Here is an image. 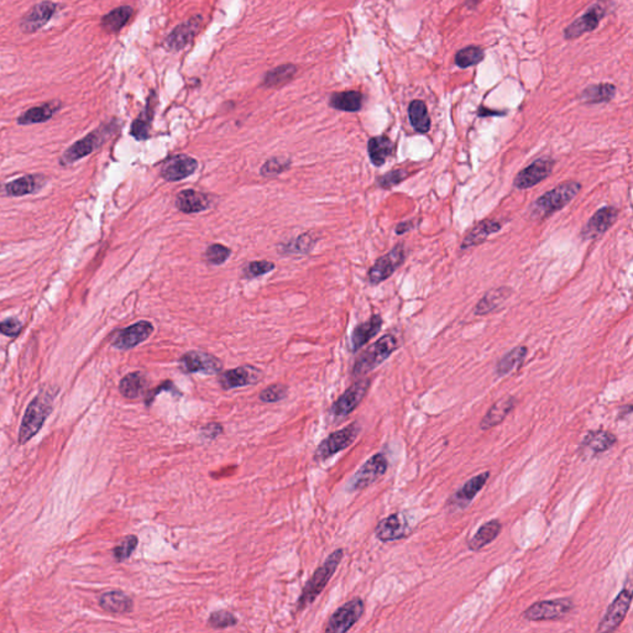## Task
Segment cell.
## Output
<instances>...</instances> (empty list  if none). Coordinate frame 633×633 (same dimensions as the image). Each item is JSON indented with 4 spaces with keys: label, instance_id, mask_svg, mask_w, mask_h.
Instances as JSON below:
<instances>
[{
    "label": "cell",
    "instance_id": "cell-6",
    "mask_svg": "<svg viewBox=\"0 0 633 633\" xmlns=\"http://www.w3.org/2000/svg\"><path fill=\"white\" fill-rule=\"evenodd\" d=\"M359 433H360V426H359V423L356 422L351 423L348 427L332 433L318 445V448L315 450V460L323 462L325 459L330 458L348 447H351V444L355 442Z\"/></svg>",
    "mask_w": 633,
    "mask_h": 633
},
{
    "label": "cell",
    "instance_id": "cell-34",
    "mask_svg": "<svg viewBox=\"0 0 633 633\" xmlns=\"http://www.w3.org/2000/svg\"><path fill=\"white\" fill-rule=\"evenodd\" d=\"M364 97L358 91H346V92L334 93L330 97L329 104L332 108L341 112L355 113L363 108Z\"/></svg>",
    "mask_w": 633,
    "mask_h": 633
},
{
    "label": "cell",
    "instance_id": "cell-39",
    "mask_svg": "<svg viewBox=\"0 0 633 633\" xmlns=\"http://www.w3.org/2000/svg\"><path fill=\"white\" fill-rule=\"evenodd\" d=\"M408 118L413 129L419 134H426L431 130V118L427 105L422 100H413L408 107Z\"/></svg>",
    "mask_w": 633,
    "mask_h": 633
},
{
    "label": "cell",
    "instance_id": "cell-54",
    "mask_svg": "<svg viewBox=\"0 0 633 633\" xmlns=\"http://www.w3.org/2000/svg\"><path fill=\"white\" fill-rule=\"evenodd\" d=\"M223 432H224V428L219 423H208L201 429L202 436L207 439H216Z\"/></svg>",
    "mask_w": 633,
    "mask_h": 633
},
{
    "label": "cell",
    "instance_id": "cell-49",
    "mask_svg": "<svg viewBox=\"0 0 633 633\" xmlns=\"http://www.w3.org/2000/svg\"><path fill=\"white\" fill-rule=\"evenodd\" d=\"M407 172L406 170H402V169H398V170L390 171L389 174L386 175L381 176V177H379L377 178V183L382 188H391L393 185H398V183H401L402 181L406 180Z\"/></svg>",
    "mask_w": 633,
    "mask_h": 633
},
{
    "label": "cell",
    "instance_id": "cell-35",
    "mask_svg": "<svg viewBox=\"0 0 633 633\" xmlns=\"http://www.w3.org/2000/svg\"><path fill=\"white\" fill-rule=\"evenodd\" d=\"M502 530V525L499 520H491L481 526L478 532L473 535V538L469 541V548L474 552H478L495 541Z\"/></svg>",
    "mask_w": 633,
    "mask_h": 633
},
{
    "label": "cell",
    "instance_id": "cell-38",
    "mask_svg": "<svg viewBox=\"0 0 633 633\" xmlns=\"http://www.w3.org/2000/svg\"><path fill=\"white\" fill-rule=\"evenodd\" d=\"M616 94V87L611 83L592 84L582 91V102L589 104L608 103Z\"/></svg>",
    "mask_w": 633,
    "mask_h": 633
},
{
    "label": "cell",
    "instance_id": "cell-13",
    "mask_svg": "<svg viewBox=\"0 0 633 633\" xmlns=\"http://www.w3.org/2000/svg\"><path fill=\"white\" fill-rule=\"evenodd\" d=\"M631 600H632L631 592L627 589L621 590L618 597L608 606L603 620L600 621L597 632H613L615 629H618L631 608Z\"/></svg>",
    "mask_w": 633,
    "mask_h": 633
},
{
    "label": "cell",
    "instance_id": "cell-3",
    "mask_svg": "<svg viewBox=\"0 0 633 633\" xmlns=\"http://www.w3.org/2000/svg\"><path fill=\"white\" fill-rule=\"evenodd\" d=\"M397 348L398 341L395 335H384L376 343L369 346L364 353H361V355L356 359L353 367V375L364 376L369 374L377 366L381 365L384 361L387 360Z\"/></svg>",
    "mask_w": 633,
    "mask_h": 633
},
{
    "label": "cell",
    "instance_id": "cell-45",
    "mask_svg": "<svg viewBox=\"0 0 633 633\" xmlns=\"http://www.w3.org/2000/svg\"><path fill=\"white\" fill-rule=\"evenodd\" d=\"M230 249L229 247H226V245H221V244H211L207 249L206 255H204V258H206L207 261L208 263H211V265H221V263H226L229 256H230Z\"/></svg>",
    "mask_w": 633,
    "mask_h": 633
},
{
    "label": "cell",
    "instance_id": "cell-2",
    "mask_svg": "<svg viewBox=\"0 0 633 633\" xmlns=\"http://www.w3.org/2000/svg\"><path fill=\"white\" fill-rule=\"evenodd\" d=\"M343 556H344V551L343 549H337L314 572L312 577L304 585L302 594L299 596V603H297V608H299V611L304 610L311 603H313L314 600L320 596L322 592L325 590V587L328 585L332 577L334 575L335 570L338 569Z\"/></svg>",
    "mask_w": 633,
    "mask_h": 633
},
{
    "label": "cell",
    "instance_id": "cell-14",
    "mask_svg": "<svg viewBox=\"0 0 633 633\" xmlns=\"http://www.w3.org/2000/svg\"><path fill=\"white\" fill-rule=\"evenodd\" d=\"M556 162L551 157H541L533 161L525 170L516 176L514 185L517 190H528L549 177Z\"/></svg>",
    "mask_w": 633,
    "mask_h": 633
},
{
    "label": "cell",
    "instance_id": "cell-25",
    "mask_svg": "<svg viewBox=\"0 0 633 633\" xmlns=\"http://www.w3.org/2000/svg\"><path fill=\"white\" fill-rule=\"evenodd\" d=\"M516 398L514 396H506L500 398L499 401L495 402L492 407L490 408L489 412L485 415V417L480 422V428L483 431H488L491 428L499 426L500 423L507 417V415L515 408Z\"/></svg>",
    "mask_w": 633,
    "mask_h": 633
},
{
    "label": "cell",
    "instance_id": "cell-16",
    "mask_svg": "<svg viewBox=\"0 0 633 633\" xmlns=\"http://www.w3.org/2000/svg\"><path fill=\"white\" fill-rule=\"evenodd\" d=\"M605 14H606V6H605V1L601 0L595 6H592L584 15L580 16L579 19L568 26L564 30V37L566 40L577 39V37H582V34L595 30Z\"/></svg>",
    "mask_w": 633,
    "mask_h": 633
},
{
    "label": "cell",
    "instance_id": "cell-22",
    "mask_svg": "<svg viewBox=\"0 0 633 633\" xmlns=\"http://www.w3.org/2000/svg\"><path fill=\"white\" fill-rule=\"evenodd\" d=\"M56 11L57 4L52 1H42L40 4H37L22 18L20 24L21 30L27 34L40 30L51 20Z\"/></svg>",
    "mask_w": 633,
    "mask_h": 633
},
{
    "label": "cell",
    "instance_id": "cell-26",
    "mask_svg": "<svg viewBox=\"0 0 633 633\" xmlns=\"http://www.w3.org/2000/svg\"><path fill=\"white\" fill-rule=\"evenodd\" d=\"M45 177L40 175L22 176L18 180L11 181L4 185V192L8 196L22 197L40 191L45 185Z\"/></svg>",
    "mask_w": 633,
    "mask_h": 633
},
{
    "label": "cell",
    "instance_id": "cell-5",
    "mask_svg": "<svg viewBox=\"0 0 633 633\" xmlns=\"http://www.w3.org/2000/svg\"><path fill=\"white\" fill-rule=\"evenodd\" d=\"M114 129H115L114 124H108L86 135L83 139L78 140L65 151V154L62 155L60 159V164L63 166L72 165L76 161L92 154L93 151H96L103 144L109 135L113 133Z\"/></svg>",
    "mask_w": 633,
    "mask_h": 633
},
{
    "label": "cell",
    "instance_id": "cell-20",
    "mask_svg": "<svg viewBox=\"0 0 633 633\" xmlns=\"http://www.w3.org/2000/svg\"><path fill=\"white\" fill-rule=\"evenodd\" d=\"M261 371L254 366H240L233 370H228L219 376L218 381L223 390H232L237 387L249 386L260 381Z\"/></svg>",
    "mask_w": 633,
    "mask_h": 633
},
{
    "label": "cell",
    "instance_id": "cell-11",
    "mask_svg": "<svg viewBox=\"0 0 633 633\" xmlns=\"http://www.w3.org/2000/svg\"><path fill=\"white\" fill-rule=\"evenodd\" d=\"M180 369L185 374L202 372L206 375H216L223 369V363L216 356L204 351H188L180 359Z\"/></svg>",
    "mask_w": 633,
    "mask_h": 633
},
{
    "label": "cell",
    "instance_id": "cell-33",
    "mask_svg": "<svg viewBox=\"0 0 633 633\" xmlns=\"http://www.w3.org/2000/svg\"><path fill=\"white\" fill-rule=\"evenodd\" d=\"M511 294H512V289L509 287H500V289L490 291L485 294L483 299H480L479 304L474 309V313L476 315H485V314L494 312L504 304V301L509 299Z\"/></svg>",
    "mask_w": 633,
    "mask_h": 633
},
{
    "label": "cell",
    "instance_id": "cell-23",
    "mask_svg": "<svg viewBox=\"0 0 633 633\" xmlns=\"http://www.w3.org/2000/svg\"><path fill=\"white\" fill-rule=\"evenodd\" d=\"M489 478L490 473H488V471L480 474L475 478H471L468 483L464 484L462 489L458 490L453 495V497L449 501V506H452L454 510H463L465 507H468L469 504L473 501L474 497L483 490Z\"/></svg>",
    "mask_w": 633,
    "mask_h": 633
},
{
    "label": "cell",
    "instance_id": "cell-43",
    "mask_svg": "<svg viewBox=\"0 0 633 633\" xmlns=\"http://www.w3.org/2000/svg\"><path fill=\"white\" fill-rule=\"evenodd\" d=\"M485 52L479 46H468L457 52L454 57L455 65L460 68H468L478 65L484 60Z\"/></svg>",
    "mask_w": 633,
    "mask_h": 633
},
{
    "label": "cell",
    "instance_id": "cell-4",
    "mask_svg": "<svg viewBox=\"0 0 633 633\" xmlns=\"http://www.w3.org/2000/svg\"><path fill=\"white\" fill-rule=\"evenodd\" d=\"M52 411V396L48 393H39L26 410L20 431H19V443L25 444L34 437L46 421Z\"/></svg>",
    "mask_w": 633,
    "mask_h": 633
},
{
    "label": "cell",
    "instance_id": "cell-48",
    "mask_svg": "<svg viewBox=\"0 0 633 633\" xmlns=\"http://www.w3.org/2000/svg\"><path fill=\"white\" fill-rule=\"evenodd\" d=\"M287 387L281 384H275L271 386L266 387L261 393H260V400L265 403H275V402L281 401L287 396Z\"/></svg>",
    "mask_w": 633,
    "mask_h": 633
},
{
    "label": "cell",
    "instance_id": "cell-10",
    "mask_svg": "<svg viewBox=\"0 0 633 633\" xmlns=\"http://www.w3.org/2000/svg\"><path fill=\"white\" fill-rule=\"evenodd\" d=\"M405 259H406L405 245L400 242L391 252L377 259L374 266L369 270V281L371 285H377L392 276L397 268L403 263Z\"/></svg>",
    "mask_w": 633,
    "mask_h": 633
},
{
    "label": "cell",
    "instance_id": "cell-15",
    "mask_svg": "<svg viewBox=\"0 0 633 633\" xmlns=\"http://www.w3.org/2000/svg\"><path fill=\"white\" fill-rule=\"evenodd\" d=\"M152 332H154V325L148 320H140L138 323L130 325L125 329L119 330L114 337L112 344L119 351H129L141 343H144L145 340L152 334Z\"/></svg>",
    "mask_w": 633,
    "mask_h": 633
},
{
    "label": "cell",
    "instance_id": "cell-46",
    "mask_svg": "<svg viewBox=\"0 0 633 633\" xmlns=\"http://www.w3.org/2000/svg\"><path fill=\"white\" fill-rule=\"evenodd\" d=\"M289 166H291V161L287 159L273 157V159L266 161V164L261 167L260 172H261V175L271 177V176H278L285 171L289 170Z\"/></svg>",
    "mask_w": 633,
    "mask_h": 633
},
{
    "label": "cell",
    "instance_id": "cell-18",
    "mask_svg": "<svg viewBox=\"0 0 633 633\" xmlns=\"http://www.w3.org/2000/svg\"><path fill=\"white\" fill-rule=\"evenodd\" d=\"M198 169V161L188 155L180 154L172 156L166 161L161 176L162 178L169 182H177L185 180L187 177L193 175Z\"/></svg>",
    "mask_w": 633,
    "mask_h": 633
},
{
    "label": "cell",
    "instance_id": "cell-36",
    "mask_svg": "<svg viewBox=\"0 0 633 633\" xmlns=\"http://www.w3.org/2000/svg\"><path fill=\"white\" fill-rule=\"evenodd\" d=\"M146 386H148L146 376L143 372L136 371V372H131V374L124 376L120 381V385H119V391L124 397L134 400V398H139L140 396L144 395Z\"/></svg>",
    "mask_w": 633,
    "mask_h": 633
},
{
    "label": "cell",
    "instance_id": "cell-47",
    "mask_svg": "<svg viewBox=\"0 0 633 633\" xmlns=\"http://www.w3.org/2000/svg\"><path fill=\"white\" fill-rule=\"evenodd\" d=\"M208 623L213 628H227L235 626L237 620L229 611H216V613H211L208 618Z\"/></svg>",
    "mask_w": 633,
    "mask_h": 633
},
{
    "label": "cell",
    "instance_id": "cell-44",
    "mask_svg": "<svg viewBox=\"0 0 633 633\" xmlns=\"http://www.w3.org/2000/svg\"><path fill=\"white\" fill-rule=\"evenodd\" d=\"M138 542H139V540H138L136 535L125 537L123 541L120 542L118 546L113 549L114 556H115L117 561H126L133 554V552L136 549Z\"/></svg>",
    "mask_w": 633,
    "mask_h": 633
},
{
    "label": "cell",
    "instance_id": "cell-30",
    "mask_svg": "<svg viewBox=\"0 0 633 633\" xmlns=\"http://www.w3.org/2000/svg\"><path fill=\"white\" fill-rule=\"evenodd\" d=\"M61 102L53 100L50 103L27 109L25 113L21 114L20 117L18 118V124L19 125H31V124L45 123V122H48L61 109Z\"/></svg>",
    "mask_w": 633,
    "mask_h": 633
},
{
    "label": "cell",
    "instance_id": "cell-17",
    "mask_svg": "<svg viewBox=\"0 0 633 633\" xmlns=\"http://www.w3.org/2000/svg\"><path fill=\"white\" fill-rule=\"evenodd\" d=\"M411 532L412 528L407 523L406 517L400 514L384 518L375 528L376 538L384 543L403 540L411 535Z\"/></svg>",
    "mask_w": 633,
    "mask_h": 633
},
{
    "label": "cell",
    "instance_id": "cell-12",
    "mask_svg": "<svg viewBox=\"0 0 633 633\" xmlns=\"http://www.w3.org/2000/svg\"><path fill=\"white\" fill-rule=\"evenodd\" d=\"M369 387H370V379H363V380L355 382L354 385H351L332 407L333 417L340 419V418L349 416L364 400Z\"/></svg>",
    "mask_w": 633,
    "mask_h": 633
},
{
    "label": "cell",
    "instance_id": "cell-41",
    "mask_svg": "<svg viewBox=\"0 0 633 633\" xmlns=\"http://www.w3.org/2000/svg\"><path fill=\"white\" fill-rule=\"evenodd\" d=\"M527 348L521 345L515 349H512L510 353H507L506 355L502 356L497 363L496 366V374L499 376L507 375L512 371L518 369L527 356Z\"/></svg>",
    "mask_w": 633,
    "mask_h": 633
},
{
    "label": "cell",
    "instance_id": "cell-56",
    "mask_svg": "<svg viewBox=\"0 0 633 633\" xmlns=\"http://www.w3.org/2000/svg\"><path fill=\"white\" fill-rule=\"evenodd\" d=\"M504 112H488L486 108H480V117H486V115H504Z\"/></svg>",
    "mask_w": 633,
    "mask_h": 633
},
{
    "label": "cell",
    "instance_id": "cell-21",
    "mask_svg": "<svg viewBox=\"0 0 633 633\" xmlns=\"http://www.w3.org/2000/svg\"><path fill=\"white\" fill-rule=\"evenodd\" d=\"M201 26L202 16L200 15L193 16L190 20L176 26L166 39V46L169 47L171 51H180L182 48H185L193 41Z\"/></svg>",
    "mask_w": 633,
    "mask_h": 633
},
{
    "label": "cell",
    "instance_id": "cell-1",
    "mask_svg": "<svg viewBox=\"0 0 633 633\" xmlns=\"http://www.w3.org/2000/svg\"><path fill=\"white\" fill-rule=\"evenodd\" d=\"M580 190L582 185L574 181H568L556 185V188L547 192L535 202L530 209V218L533 221H544L568 206Z\"/></svg>",
    "mask_w": 633,
    "mask_h": 633
},
{
    "label": "cell",
    "instance_id": "cell-32",
    "mask_svg": "<svg viewBox=\"0 0 633 633\" xmlns=\"http://www.w3.org/2000/svg\"><path fill=\"white\" fill-rule=\"evenodd\" d=\"M99 605L110 613H129L133 611V600L122 592H109L99 599Z\"/></svg>",
    "mask_w": 633,
    "mask_h": 633
},
{
    "label": "cell",
    "instance_id": "cell-24",
    "mask_svg": "<svg viewBox=\"0 0 633 633\" xmlns=\"http://www.w3.org/2000/svg\"><path fill=\"white\" fill-rule=\"evenodd\" d=\"M156 104H157V96H156V92L152 91V92L150 93L149 98H148V102H146V107L143 110V113L140 114L139 117L135 119L133 124H131L130 134H131V136H134L135 139L143 141V140H146L149 138L150 128H151V123H152V119H154Z\"/></svg>",
    "mask_w": 633,
    "mask_h": 633
},
{
    "label": "cell",
    "instance_id": "cell-51",
    "mask_svg": "<svg viewBox=\"0 0 633 633\" xmlns=\"http://www.w3.org/2000/svg\"><path fill=\"white\" fill-rule=\"evenodd\" d=\"M21 329L22 325L20 320L16 318H9L0 323V333L6 337H16L20 334Z\"/></svg>",
    "mask_w": 633,
    "mask_h": 633
},
{
    "label": "cell",
    "instance_id": "cell-31",
    "mask_svg": "<svg viewBox=\"0 0 633 633\" xmlns=\"http://www.w3.org/2000/svg\"><path fill=\"white\" fill-rule=\"evenodd\" d=\"M395 151V145L386 135L371 138L367 143V152L376 167H381Z\"/></svg>",
    "mask_w": 633,
    "mask_h": 633
},
{
    "label": "cell",
    "instance_id": "cell-55",
    "mask_svg": "<svg viewBox=\"0 0 633 633\" xmlns=\"http://www.w3.org/2000/svg\"><path fill=\"white\" fill-rule=\"evenodd\" d=\"M415 227H416L415 221H402V223H400V224L397 226L395 232H396V234H398V235H402V234H405V233L412 230Z\"/></svg>",
    "mask_w": 633,
    "mask_h": 633
},
{
    "label": "cell",
    "instance_id": "cell-7",
    "mask_svg": "<svg viewBox=\"0 0 633 633\" xmlns=\"http://www.w3.org/2000/svg\"><path fill=\"white\" fill-rule=\"evenodd\" d=\"M573 608L574 603L570 599L544 600L530 605L522 616L527 621H552L564 618Z\"/></svg>",
    "mask_w": 633,
    "mask_h": 633
},
{
    "label": "cell",
    "instance_id": "cell-9",
    "mask_svg": "<svg viewBox=\"0 0 633 633\" xmlns=\"http://www.w3.org/2000/svg\"><path fill=\"white\" fill-rule=\"evenodd\" d=\"M389 462L384 454H375L361 466L349 483V491H360L374 484L385 475Z\"/></svg>",
    "mask_w": 633,
    "mask_h": 633
},
{
    "label": "cell",
    "instance_id": "cell-37",
    "mask_svg": "<svg viewBox=\"0 0 633 633\" xmlns=\"http://www.w3.org/2000/svg\"><path fill=\"white\" fill-rule=\"evenodd\" d=\"M618 439L616 436L608 431H592L587 434V437L582 442V447L590 449L592 453H605L608 449L613 448Z\"/></svg>",
    "mask_w": 633,
    "mask_h": 633
},
{
    "label": "cell",
    "instance_id": "cell-27",
    "mask_svg": "<svg viewBox=\"0 0 633 633\" xmlns=\"http://www.w3.org/2000/svg\"><path fill=\"white\" fill-rule=\"evenodd\" d=\"M176 207L183 213H200L207 211L211 207V202L206 195L195 190L181 191L176 197Z\"/></svg>",
    "mask_w": 633,
    "mask_h": 633
},
{
    "label": "cell",
    "instance_id": "cell-53",
    "mask_svg": "<svg viewBox=\"0 0 633 633\" xmlns=\"http://www.w3.org/2000/svg\"><path fill=\"white\" fill-rule=\"evenodd\" d=\"M162 391H171L176 392V393H178L180 395V392L178 390L176 389L175 384H172L171 381H165L161 384L160 386L157 387L156 390H152V391H150L148 393V397H146V400H145V403H146V406L150 407V405L154 402L156 396Z\"/></svg>",
    "mask_w": 633,
    "mask_h": 633
},
{
    "label": "cell",
    "instance_id": "cell-8",
    "mask_svg": "<svg viewBox=\"0 0 633 633\" xmlns=\"http://www.w3.org/2000/svg\"><path fill=\"white\" fill-rule=\"evenodd\" d=\"M364 610H365V605L359 597L348 601L330 616L328 625L325 627V632H348L360 620Z\"/></svg>",
    "mask_w": 633,
    "mask_h": 633
},
{
    "label": "cell",
    "instance_id": "cell-40",
    "mask_svg": "<svg viewBox=\"0 0 633 633\" xmlns=\"http://www.w3.org/2000/svg\"><path fill=\"white\" fill-rule=\"evenodd\" d=\"M133 14H134V11L131 6H119L117 9L108 13L107 15L103 16L102 27L110 34L118 32L128 24V21L131 19Z\"/></svg>",
    "mask_w": 633,
    "mask_h": 633
},
{
    "label": "cell",
    "instance_id": "cell-52",
    "mask_svg": "<svg viewBox=\"0 0 633 633\" xmlns=\"http://www.w3.org/2000/svg\"><path fill=\"white\" fill-rule=\"evenodd\" d=\"M314 245V240L312 239L311 234H304L294 242V247H291V250L297 252V254H306L308 252Z\"/></svg>",
    "mask_w": 633,
    "mask_h": 633
},
{
    "label": "cell",
    "instance_id": "cell-29",
    "mask_svg": "<svg viewBox=\"0 0 633 633\" xmlns=\"http://www.w3.org/2000/svg\"><path fill=\"white\" fill-rule=\"evenodd\" d=\"M501 228H502V224L500 221H490V219L480 221L468 233V235L464 237L462 249L465 250V249H470L475 245L483 244L491 234L500 232Z\"/></svg>",
    "mask_w": 633,
    "mask_h": 633
},
{
    "label": "cell",
    "instance_id": "cell-50",
    "mask_svg": "<svg viewBox=\"0 0 633 633\" xmlns=\"http://www.w3.org/2000/svg\"><path fill=\"white\" fill-rule=\"evenodd\" d=\"M275 268V265L270 261H252L245 268V276L249 278H259L261 275L270 273Z\"/></svg>",
    "mask_w": 633,
    "mask_h": 633
},
{
    "label": "cell",
    "instance_id": "cell-19",
    "mask_svg": "<svg viewBox=\"0 0 633 633\" xmlns=\"http://www.w3.org/2000/svg\"><path fill=\"white\" fill-rule=\"evenodd\" d=\"M618 211L615 207H603L589 219L582 228V237L585 240H594L608 232L618 221Z\"/></svg>",
    "mask_w": 633,
    "mask_h": 633
},
{
    "label": "cell",
    "instance_id": "cell-28",
    "mask_svg": "<svg viewBox=\"0 0 633 633\" xmlns=\"http://www.w3.org/2000/svg\"><path fill=\"white\" fill-rule=\"evenodd\" d=\"M382 327V318L379 314H374L370 320L356 327L351 334V351H360L361 348L375 337Z\"/></svg>",
    "mask_w": 633,
    "mask_h": 633
},
{
    "label": "cell",
    "instance_id": "cell-42",
    "mask_svg": "<svg viewBox=\"0 0 633 633\" xmlns=\"http://www.w3.org/2000/svg\"><path fill=\"white\" fill-rule=\"evenodd\" d=\"M297 72V67L294 65H283L273 68L266 73L263 77V86L266 88L278 87L281 84L289 82Z\"/></svg>",
    "mask_w": 633,
    "mask_h": 633
}]
</instances>
